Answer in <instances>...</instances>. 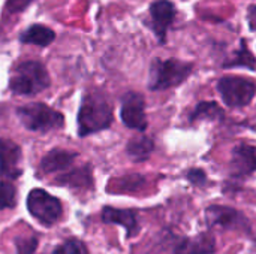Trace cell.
I'll return each mask as SVG.
<instances>
[{"mask_svg": "<svg viewBox=\"0 0 256 254\" xmlns=\"http://www.w3.org/2000/svg\"><path fill=\"white\" fill-rule=\"evenodd\" d=\"M112 123V106L105 94L92 91L84 96L78 112V133L87 136L110 127Z\"/></svg>", "mask_w": 256, "mask_h": 254, "instance_id": "cell-1", "label": "cell"}, {"mask_svg": "<svg viewBox=\"0 0 256 254\" xmlns=\"http://www.w3.org/2000/svg\"><path fill=\"white\" fill-rule=\"evenodd\" d=\"M194 64L180 61L177 58L159 60L156 58L152 63L148 73V88L153 91L168 90L182 84L192 72Z\"/></svg>", "mask_w": 256, "mask_h": 254, "instance_id": "cell-2", "label": "cell"}, {"mask_svg": "<svg viewBox=\"0 0 256 254\" xmlns=\"http://www.w3.org/2000/svg\"><path fill=\"white\" fill-rule=\"evenodd\" d=\"M50 85V76L39 61H22L15 67L9 79V90L15 94L32 96L44 91Z\"/></svg>", "mask_w": 256, "mask_h": 254, "instance_id": "cell-3", "label": "cell"}, {"mask_svg": "<svg viewBox=\"0 0 256 254\" xmlns=\"http://www.w3.org/2000/svg\"><path fill=\"white\" fill-rule=\"evenodd\" d=\"M22 126L33 132H48L63 126V115L45 103H27L16 109Z\"/></svg>", "mask_w": 256, "mask_h": 254, "instance_id": "cell-4", "label": "cell"}, {"mask_svg": "<svg viewBox=\"0 0 256 254\" xmlns=\"http://www.w3.org/2000/svg\"><path fill=\"white\" fill-rule=\"evenodd\" d=\"M218 90L228 106L242 108L249 105L255 97L256 82L242 76H225L219 79Z\"/></svg>", "mask_w": 256, "mask_h": 254, "instance_id": "cell-5", "label": "cell"}, {"mask_svg": "<svg viewBox=\"0 0 256 254\" xmlns=\"http://www.w3.org/2000/svg\"><path fill=\"white\" fill-rule=\"evenodd\" d=\"M27 208L30 214L42 225L51 226L62 217V204L42 189H34L27 196Z\"/></svg>", "mask_w": 256, "mask_h": 254, "instance_id": "cell-6", "label": "cell"}, {"mask_svg": "<svg viewBox=\"0 0 256 254\" xmlns=\"http://www.w3.org/2000/svg\"><path fill=\"white\" fill-rule=\"evenodd\" d=\"M146 103L144 97L140 93L130 91L123 96L122 100V121L126 127L144 132L147 129V118H146Z\"/></svg>", "mask_w": 256, "mask_h": 254, "instance_id": "cell-7", "label": "cell"}, {"mask_svg": "<svg viewBox=\"0 0 256 254\" xmlns=\"http://www.w3.org/2000/svg\"><path fill=\"white\" fill-rule=\"evenodd\" d=\"M207 222L212 228H219V229H248L249 223L248 219L237 210L230 208V207H220V205H213L207 210L206 213Z\"/></svg>", "mask_w": 256, "mask_h": 254, "instance_id": "cell-8", "label": "cell"}, {"mask_svg": "<svg viewBox=\"0 0 256 254\" xmlns=\"http://www.w3.org/2000/svg\"><path fill=\"white\" fill-rule=\"evenodd\" d=\"M177 15V9L172 1L170 0H156L150 6V16H152V28L160 43L166 40V31L170 25L174 22Z\"/></svg>", "mask_w": 256, "mask_h": 254, "instance_id": "cell-9", "label": "cell"}, {"mask_svg": "<svg viewBox=\"0 0 256 254\" xmlns=\"http://www.w3.org/2000/svg\"><path fill=\"white\" fill-rule=\"evenodd\" d=\"M21 148L10 139H0V178L4 181L16 180L21 175Z\"/></svg>", "mask_w": 256, "mask_h": 254, "instance_id": "cell-10", "label": "cell"}, {"mask_svg": "<svg viewBox=\"0 0 256 254\" xmlns=\"http://www.w3.org/2000/svg\"><path fill=\"white\" fill-rule=\"evenodd\" d=\"M256 172V148L248 144H238L231 154V174L234 177H248Z\"/></svg>", "mask_w": 256, "mask_h": 254, "instance_id": "cell-11", "label": "cell"}, {"mask_svg": "<svg viewBox=\"0 0 256 254\" xmlns=\"http://www.w3.org/2000/svg\"><path fill=\"white\" fill-rule=\"evenodd\" d=\"M102 220L108 225H120L128 231L129 237H134L140 232L138 220L134 211L130 210H117L106 207L102 211Z\"/></svg>", "mask_w": 256, "mask_h": 254, "instance_id": "cell-12", "label": "cell"}, {"mask_svg": "<svg viewBox=\"0 0 256 254\" xmlns=\"http://www.w3.org/2000/svg\"><path fill=\"white\" fill-rule=\"evenodd\" d=\"M216 241L210 234H200L194 238L184 240L176 250V254H213Z\"/></svg>", "mask_w": 256, "mask_h": 254, "instance_id": "cell-13", "label": "cell"}, {"mask_svg": "<svg viewBox=\"0 0 256 254\" xmlns=\"http://www.w3.org/2000/svg\"><path fill=\"white\" fill-rule=\"evenodd\" d=\"M76 154L66 151V150H52L50 151L40 162V169L45 174H52L57 171H63L66 168H69L74 160H75Z\"/></svg>", "mask_w": 256, "mask_h": 254, "instance_id": "cell-14", "label": "cell"}, {"mask_svg": "<svg viewBox=\"0 0 256 254\" xmlns=\"http://www.w3.org/2000/svg\"><path fill=\"white\" fill-rule=\"evenodd\" d=\"M153 150H154V142L146 135H138V136L132 138L126 147V153L134 162L147 160L152 156Z\"/></svg>", "mask_w": 256, "mask_h": 254, "instance_id": "cell-15", "label": "cell"}, {"mask_svg": "<svg viewBox=\"0 0 256 254\" xmlns=\"http://www.w3.org/2000/svg\"><path fill=\"white\" fill-rule=\"evenodd\" d=\"M20 39H21L22 43L46 46L56 39V34H54V31L51 28H48L45 25H40V24H34V25L28 27L26 31H22Z\"/></svg>", "mask_w": 256, "mask_h": 254, "instance_id": "cell-16", "label": "cell"}, {"mask_svg": "<svg viewBox=\"0 0 256 254\" xmlns=\"http://www.w3.org/2000/svg\"><path fill=\"white\" fill-rule=\"evenodd\" d=\"M204 118L220 121L225 118V112L216 102H201L190 114V121H198Z\"/></svg>", "mask_w": 256, "mask_h": 254, "instance_id": "cell-17", "label": "cell"}, {"mask_svg": "<svg viewBox=\"0 0 256 254\" xmlns=\"http://www.w3.org/2000/svg\"><path fill=\"white\" fill-rule=\"evenodd\" d=\"M237 66H243L248 69H256V60L252 55V52L248 49V45L244 42H242L240 49H237V52L232 55V58H230L226 63H224V67H237Z\"/></svg>", "mask_w": 256, "mask_h": 254, "instance_id": "cell-18", "label": "cell"}, {"mask_svg": "<svg viewBox=\"0 0 256 254\" xmlns=\"http://www.w3.org/2000/svg\"><path fill=\"white\" fill-rule=\"evenodd\" d=\"M15 204H16V190H15V187L8 181L0 183V210L14 208Z\"/></svg>", "mask_w": 256, "mask_h": 254, "instance_id": "cell-19", "label": "cell"}, {"mask_svg": "<svg viewBox=\"0 0 256 254\" xmlns=\"http://www.w3.org/2000/svg\"><path fill=\"white\" fill-rule=\"evenodd\" d=\"M62 184H69V186H84V184H90L92 178H90V171L86 168V169H78V171H74L72 174H68L64 177H62L58 180Z\"/></svg>", "mask_w": 256, "mask_h": 254, "instance_id": "cell-20", "label": "cell"}, {"mask_svg": "<svg viewBox=\"0 0 256 254\" xmlns=\"http://www.w3.org/2000/svg\"><path fill=\"white\" fill-rule=\"evenodd\" d=\"M54 254H88V250L86 247V244L76 238H70L66 243H63Z\"/></svg>", "mask_w": 256, "mask_h": 254, "instance_id": "cell-21", "label": "cell"}, {"mask_svg": "<svg viewBox=\"0 0 256 254\" xmlns=\"http://www.w3.org/2000/svg\"><path fill=\"white\" fill-rule=\"evenodd\" d=\"M38 247V238H18L16 240V252L18 254H34Z\"/></svg>", "mask_w": 256, "mask_h": 254, "instance_id": "cell-22", "label": "cell"}, {"mask_svg": "<svg viewBox=\"0 0 256 254\" xmlns=\"http://www.w3.org/2000/svg\"><path fill=\"white\" fill-rule=\"evenodd\" d=\"M34 0H8L4 9H6L8 13H18V12L24 10Z\"/></svg>", "mask_w": 256, "mask_h": 254, "instance_id": "cell-23", "label": "cell"}, {"mask_svg": "<svg viewBox=\"0 0 256 254\" xmlns=\"http://www.w3.org/2000/svg\"><path fill=\"white\" fill-rule=\"evenodd\" d=\"M188 178L192 184H196V186L206 184V174L201 169H190L188 172Z\"/></svg>", "mask_w": 256, "mask_h": 254, "instance_id": "cell-24", "label": "cell"}, {"mask_svg": "<svg viewBox=\"0 0 256 254\" xmlns=\"http://www.w3.org/2000/svg\"><path fill=\"white\" fill-rule=\"evenodd\" d=\"M248 24H249V28L252 31H256V4H250L249 9H248Z\"/></svg>", "mask_w": 256, "mask_h": 254, "instance_id": "cell-25", "label": "cell"}]
</instances>
